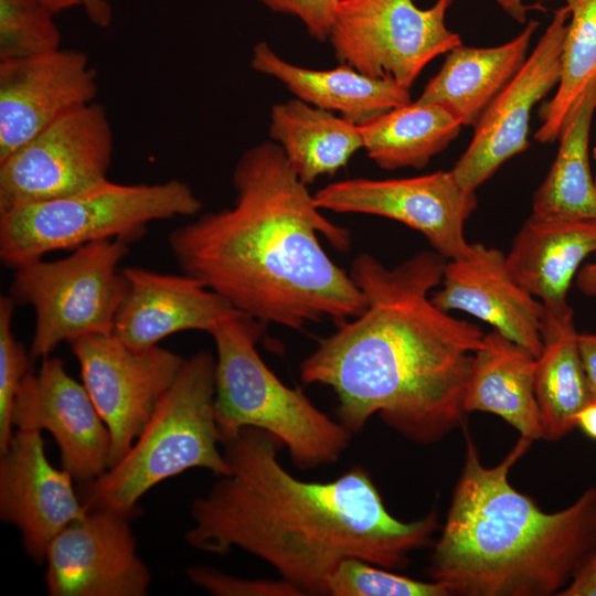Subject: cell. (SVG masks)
I'll return each mask as SVG.
<instances>
[{"label":"cell","mask_w":596,"mask_h":596,"mask_svg":"<svg viewBox=\"0 0 596 596\" xmlns=\"http://www.w3.org/2000/svg\"><path fill=\"white\" fill-rule=\"evenodd\" d=\"M331 596H448L437 582H423L359 558L341 562L329 578Z\"/></svg>","instance_id":"f546056e"},{"label":"cell","mask_w":596,"mask_h":596,"mask_svg":"<svg viewBox=\"0 0 596 596\" xmlns=\"http://www.w3.org/2000/svg\"><path fill=\"white\" fill-rule=\"evenodd\" d=\"M320 210L387 217L422 233L446 259L471 253L465 223L477 207L476 192L465 190L450 171L402 179H348L313 194Z\"/></svg>","instance_id":"7c38bea8"},{"label":"cell","mask_w":596,"mask_h":596,"mask_svg":"<svg viewBox=\"0 0 596 596\" xmlns=\"http://www.w3.org/2000/svg\"><path fill=\"white\" fill-rule=\"evenodd\" d=\"M541 338L536 358L534 390L543 437L556 441L576 427L577 414L592 402L584 371L573 310L543 306Z\"/></svg>","instance_id":"cb8c5ba5"},{"label":"cell","mask_w":596,"mask_h":596,"mask_svg":"<svg viewBox=\"0 0 596 596\" xmlns=\"http://www.w3.org/2000/svg\"><path fill=\"white\" fill-rule=\"evenodd\" d=\"M593 158L596 161V147L593 149ZM595 182H596V179H595Z\"/></svg>","instance_id":"60d3db41"},{"label":"cell","mask_w":596,"mask_h":596,"mask_svg":"<svg viewBox=\"0 0 596 596\" xmlns=\"http://www.w3.org/2000/svg\"><path fill=\"white\" fill-rule=\"evenodd\" d=\"M14 306L10 296L0 297V453L4 451L14 434V404L29 373L28 354L12 328Z\"/></svg>","instance_id":"4dcf8cb0"},{"label":"cell","mask_w":596,"mask_h":596,"mask_svg":"<svg viewBox=\"0 0 596 596\" xmlns=\"http://www.w3.org/2000/svg\"><path fill=\"white\" fill-rule=\"evenodd\" d=\"M341 0H259L268 10L297 18L317 41H328Z\"/></svg>","instance_id":"d6a6232c"},{"label":"cell","mask_w":596,"mask_h":596,"mask_svg":"<svg viewBox=\"0 0 596 596\" xmlns=\"http://www.w3.org/2000/svg\"><path fill=\"white\" fill-rule=\"evenodd\" d=\"M454 0H341L328 41L340 63L409 89L426 65L461 45L446 25Z\"/></svg>","instance_id":"9c48e42d"},{"label":"cell","mask_w":596,"mask_h":596,"mask_svg":"<svg viewBox=\"0 0 596 596\" xmlns=\"http://www.w3.org/2000/svg\"><path fill=\"white\" fill-rule=\"evenodd\" d=\"M596 252V220H542L530 215L505 255L514 279L545 307L567 304L583 260Z\"/></svg>","instance_id":"7402d4cb"},{"label":"cell","mask_w":596,"mask_h":596,"mask_svg":"<svg viewBox=\"0 0 596 596\" xmlns=\"http://www.w3.org/2000/svg\"><path fill=\"white\" fill-rule=\"evenodd\" d=\"M570 20L562 50V72L552 99L542 105V125L534 139H558L564 121L589 83L596 77V0H563Z\"/></svg>","instance_id":"83f0119b"},{"label":"cell","mask_w":596,"mask_h":596,"mask_svg":"<svg viewBox=\"0 0 596 596\" xmlns=\"http://www.w3.org/2000/svg\"><path fill=\"white\" fill-rule=\"evenodd\" d=\"M269 136L306 185L334 174L363 149L358 124L299 98L273 106Z\"/></svg>","instance_id":"d4e9b609"},{"label":"cell","mask_w":596,"mask_h":596,"mask_svg":"<svg viewBox=\"0 0 596 596\" xmlns=\"http://www.w3.org/2000/svg\"><path fill=\"white\" fill-rule=\"evenodd\" d=\"M129 515L92 509L60 531L45 555L49 595H147L151 574L137 552Z\"/></svg>","instance_id":"4fadbf2b"},{"label":"cell","mask_w":596,"mask_h":596,"mask_svg":"<svg viewBox=\"0 0 596 596\" xmlns=\"http://www.w3.org/2000/svg\"><path fill=\"white\" fill-rule=\"evenodd\" d=\"M536 358L493 330L476 351L464 393L465 413L500 416L521 436L542 439L543 428L534 390Z\"/></svg>","instance_id":"603a6c76"},{"label":"cell","mask_w":596,"mask_h":596,"mask_svg":"<svg viewBox=\"0 0 596 596\" xmlns=\"http://www.w3.org/2000/svg\"><path fill=\"white\" fill-rule=\"evenodd\" d=\"M98 81L86 53L56 51L0 62V160L63 116L95 102Z\"/></svg>","instance_id":"9a60e30c"},{"label":"cell","mask_w":596,"mask_h":596,"mask_svg":"<svg viewBox=\"0 0 596 596\" xmlns=\"http://www.w3.org/2000/svg\"><path fill=\"white\" fill-rule=\"evenodd\" d=\"M71 347L82 383L109 430L110 468L139 436L184 359L159 345L132 349L113 332L78 338Z\"/></svg>","instance_id":"8fae6325"},{"label":"cell","mask_w":596,"mask_h":596,"mask_svg":"<svg viewBox=\"0 0 596 596\" xmlns=\"http://www.w3.org/2000/svg\"><path fill=\"white\" fill-rule=\"evenodd\" d=\"M232 183L231 207L169 234L183 274L264 324L296 330L326 319L339 324L365 309L363 292L318 237L345 251L350 232L323 216L277 143L248 148Z\"/></svg>","instance_id":"3957f363"},{"label":"cell","mask_w":596,"mask_h":596,"mask_svg":"<svg viewBox=\"0 0 596 596\" xmlns=\"http://www.w3.org/2000/svg\"><path fill=\"white\" fill-rule=\"evenodd\" d=\"M88 20L96 26L106 29L113 21V8L106 0H79Z\"/></svg>","instance_id":"d590c367"},{"label":"cell","mask_w":596,"mask_h":596,"mask_svg":"<svg viewBox=\"0 0 596 596\" xmlns=\"http://www.w3.org/2000/svg\"><path fill=\"white\" fill-rule=\"evenodd\" d=\"M54 15L41 0H0V62L61 49Z\"/></svg>","instance_id":"f1b7e54d"},{"label":"cell","mask_w":596,"mask_h":596,"mask_svg":"<svg viewBox=\"0 0 596 596\" xmlns=\"http://www.w3.org/2000/svg\"><path fill=\"white\" fill-rule=\"evenodd\" d=\"M254 71L283 83L296 98L362 125L411 103L409 89L391 79L373 78L341 63L330 70H310L287 62L266 42L252 51Z\"/></svg>","instance_id":"ffe728a7"},{"label":"cell","mask_w":596,"mask_h":596,"mask_svg":"<svg viewBox=\"0 0 596 596\" xmlns=\"http://www.w3.org/2000/svg\"><path fill=\"white\" fill-rule=\"evenodd\" d=\"M222 446L230 471L193 501L185 541L212 554L244 550L304 596L328 595L330 576L348 558L405 568L438 528L436 511L393 517L361 466L331 481H304L281 465L284 445L264 430L244 428Z\"/></svg>","instance_id":"7a4b0ae2"},{"label":"cell","mask_w":596,"mask_h":596,"mask_svg":"<svg viewBox=\"0 0 596 596\" xmlns=\"http://www.w3.org/2000/svg\"><path fill=\"white\" fill-rule=\"evenodd\" d=\"M263 327L237 315L211 333L216 349L214 407L222 444L244 428H257L286 446L301 470L337 461L352 433L266 365L256 349Z\"/></svg>","instance_id":"5b68a950"},{"label":"cell","mask_w":596,"mask_h":596,"mask_svg":"<svg viewBox=\"0 0 596 596\" xmlns=\"http://www.w3.org/2000/svg\"><path fill=\"white\" fill-rule=\"evenodd\" d=\"M570 15L567 6L554 11L522 67L473 126L468 148L451 169L465 190L476 192L505 161L530 146L532 109L561 78L563 41Z\"/></svg>","instance_id":"5bb4252c"},{"label":"cell","mask_w":596,"mask_h":596,"mask_svg":"<svg viewBox=\"0 0 596 596\" xmlns=\"http://www.w3.org/2000/svg\"><path fill=\"white\" fill-rule=\"evenodd\" d=\"M187 576L193 584L216 596H304L284 578L246 579L207 566H191Z\"/></svg>","instance_id":"1f68e13d"},{"label":"cell","mask_w":596,"mask_h":596,"mask_svg":"<svg viewBox=\"0 0 596 596\" xmlns=\"http://www.w3.org/2000/svg\"><path fill=\"white\" fill-rule=\"evenodd\" d=\"M55 14L68 10L73 7L81 6L79 0H41Z\"/></svg>","instance_id":"ab89813d"},{"label":"cell","mask_w":596,"mask_h":596,"mask_svg":"<svg viewBox=\"0 0 596 596\" xmlns=\"http://www.w3.org/2000/svg\"><path fill=\"white\" fill-rule=\"evenodd\" d=\"M532 441L520 435L501 462L487 467L466 436L462 470L428 566L449 595L558 596L596 549V487L549 513L509 482Z\"/></svg>","instance_id":"277c9868"},{"label":"cell","mask_w":596,"mask_h":596,"mask_svg":"<svg viewBox=\"0 0 596 596\" xmlns=\"http://www.w3.org/2000/svg\"><path fill=\"white\" fill-rule=\"evenodd\" d=\"M359 126L363 149L386 170L426 167L462 128L458 118L444 106L416 100Z\"/></svg>","instance_id":"4316f807"},{"label":"cell","mask_w":596,"mask_h":596,"mask_svg":"<svg viewBox=\"0 0 596 596\" xmlns=\"http://www.w3.org/2000/svg\"><path fill=\"white\" fill-rule=\"evenodd\" d=\"M440 285L430 297L438 308L470 313L540 355L543 304L514 279L502 252L472 244L468 256L446 263Z\"/></svg>","instance_id":"ac0fdd59"},{"label":"cell","mask_w":596,"mask_h":596,"mask_svg":"<svg viewBox=\"0 0 596 596\" xmlns=\"http://www.w3.org/2000/svg\"><path fill=\"white\" fill-rule=\"evenodd\" d=\"M576 427H579L585 435L596 440V401H592L577 414Z\"/></svg>","instance_id":"8d00e7d4"},{"label":"cell","mask_w":596,"mask_h":596,"mask_svg":"<svg viewBox=\"0 0 596 596\" xmlns=\"http://www.w3.org/2000/svg\"><path fill=\"white\" fill-rule=\"evenodd\" d=\"M539 22L531 20L512 40L492 47L456 46L416 99L438 104L462 126H475L528 57Z\"/></svg>","instance_id":"44dd1931"},{"label":"cell","mask_w":596,"mask_h":596,"mask_svg":"<svg viewBox=\"0 0 596 596\" xmlns=\"http://www.w3.org/2000/svg\"><path fill=\"white\" fill-rule=\"evenodd\" d=\"M202 203L183 181H105L84 192L0 212V259L15 268L53 251L140 238L152 222L192 216Z\"/></svg>","instance_id":"52a82bcc"},{"label":"cell","mask_w":596,"mask_h":596,"mask_svg":"<svg viewBox=\"0 0 596 596\" xmlns=\"http://www.w3.org/2000/svg\"><path fill=\"white\" fill-rule=\"evenodd\" d=\"M596 109V77L568 113L556 158L533 196L531 216L596 220V182L589 168V132Z\"/></svg>","instance_id":"484cf974"},{"label":"cell","mask_w":596,"mask_h":596,"mask_svg":"<svg viewBox=\"0 0 596 596\" xmlns=\"http://www.w3.org/2000/svg\"><path fill=\"white\" fill-rule=\"evenodd\" d=\"M215 359L200 351L183 364L143 429L123 458L86 483L84 504L130 514L140 498L158 483L189 469L215 475L230 467L215 418Z\"/></svg>","instance_id":"8992f818"},{"label":"cell","mask_w":596,"mask_h":596,"mask_svg":"<svg viewBox=\"0 0 596 596\" xmlns=\"http://www.w3.org/2000/svg\"><path fill=\"white\" fill-rule=\"evenodd\" d=\"M446 263L437 252L392 268L366 253L353 259L350 276L365 309L339 323L300 364L304 383L334 392L339 422L352 434L377 415L409 440L432 444L462 423L485 333L429 298Z\"/></svg>","instance_id":"6da1fadb"},{"label":"cell","mask_w":596,"mask_h":596,"mask_svg":"<svg viewBox=\"0 0 596 596\" xmlns=\"http://www.w3.org/2000/svg\"><path fill=\"white\" fill-rule=\"evenodd\" d=\"M577 287L587 296L596 295V262L585 265L577 275Z\"/></svg>","instance_id":"74e56055"},{"label":"cell","mask_w":596,"mask_h":596,"mask_svg":"<svg viewBox=\"0 0 596 596\" xmlns=\"http://www.w3.org/2000/svg\"><path fill=\"white\" fill-rule=\"evenodd\" d=\"M110 121L97 103L81 107L0 160V212L71 196L108 180Z\"/></svg>","instance_id":"30bf717a"},{"label":"cell","mask_w":596,"mask_h":596,"mask_svg":"<svg viewBox=\"0 0 596 596\" xmlns=\"http://www.w3.org/2000/svg\"><path fill=\"white\" fill-rule=\"evenodd\" d=\"M577 342L592 401H596V334L578 333Z\"/></svg>","instance_id":"e575fe53"},{"label":"cell","mask_w":596,"mask_h":596,"mask_svg":"<svg viewBox=\"0 0 596 596\" xmlns=\"http://www.w3.org/2000/svg\"><path fill=\"white\" fill-rule=\"evenodd\" d=\"M497 4L514 21L526 22V11L523 0H496Z\"/></svg>","instance_id":"f35d334b"},{"label":"cell","mask_w":596,"mask_h":596,"mask_svg":"<svg viewBox=\"0 0 596 596\" xmlns=\"http://www.w3.org/2000/svg\"><path fill=\"white\" fill-rule=\"evenodd\" d=\"M126 295L117 310L113 333L128 347L143 350L174 333H212L223 320L244 315L198 279L140 267L123 268Z\"/></svg>","instance_id":"d6986e66"},{"label":"cell","mask_w":596,"mask_h":596,"mask_svg":"<svg viewBox=\"0 0 596 596\" xmlns=\"http://www.w3.org/2000/svg\"><path fill=\"white\" fill-rule=\"evenodd\" d=\"M12 422L14 427L49 430L63 468L78 482L86 485L108 469L109 430L83 383L67 373L61 359L46 356L38 374L25 375Z\"/></svg>","instance_id":"e0dca14e"},{"label":"cell","mask_w":596,"mask_h":596,"mask_svg":"<svg viewBox=\"0 0 596 596\" xmlns=\"http://www.w3.org/2000/svg\"><path fill=\"white\" fill-rule=\"evenodd\" d=\"M0 455V518L20 531L28 555L43 563L52 540L88 508L77 498L72 475L46 458L40 428L17 427Z\"/></svg>","instance_id":"2e32d148"},{"label":"cell","mask_w":596,"mask_h":596,"mask_svg":"<svg viewBox=\"0 0 596 596\" xmlns=\"http://www.w3.org/2000/svg\"><path fill=\"white\" fill-rule=\"evenodd\" d=\"M558 596H596V549Z\"/></svg>","instance_id":"836d02e7"},{"label":"cell","mask_w":596,"mask_h":596,"mask_svg":"<svg viewBox=\"0 0 596 596\" xmlns=\"http://www.w3.org/2000/svg\"><path fill=\"white\" fill-rule=\"evenodd\" d=\"M123 240L83 245L61 259L26 262L14 269L10 297L30 305L35 327L30 355L44 359L62 342L113 331L127 291L119 264L129 252Z\"/></svg>","instance_id":"ba28073f"}]
</instances>
